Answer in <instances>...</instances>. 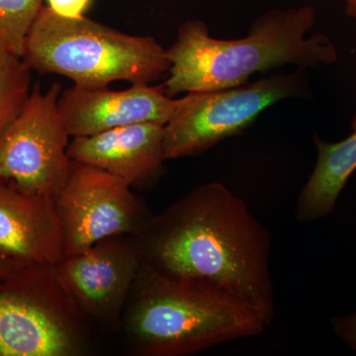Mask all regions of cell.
<instances>
[{
	"label": "cell",
	"mask_w": 356,
	"mask_h": 356,
	"mask_svg": "<svg viewBox=\"0 0 356 356\" xmlns=\"http://www.w3.org/2000/svg\"><path fill=\"white\" fill-rule=\"evenodd\" d=\"M130 238L145 266L214 285L273 321L270 234L226 185L194 187Z\"/></svg>",
	"instance_id": "cell-1"
},
{
	"label": "cell",
	"mask_w": 356,
	"mask_h": 356,
	"mask_svg": "<svg viewBox=\"0 0 356 356\" xmlns=\"http://www.w3.org/2000/svg\"><path fill=\"white\" fill-rule=\"evenodd\" d=\"M315 23L313 6L274 8L255 18L245 38L222 40L211 37L203 21H186L166 50L165 95L235 88L286 65L308 70L334 64L339 54L331 38L324 33L308 36Z\"/></svg>",
	"instance_id": "cell-2"
},
{
	"label": "cell",
	"mask_w": 356,
	"mask_h": 356,
	"mask_svg": "<svg viewBox=\"0 0 356 356\" xmlns=\"http://www.w3.org/2000/svg\"><path fill=\"white\" fill-rule=\"evenodd\" d=\"M270 323L259 308L231 293L142 264L119 331L133 355L186 356L259 336Z\"/></svg>",
	"instance_id": "cell-3"
},
{
	"label": "cell",
	"mask_w": 356,
	"mask_h": 356,
	"mask_svg": "<svg viewBox=\"0 0 356 356\" xmlns=\"http://www.w3.org/2000/svg\"><path fill=\"white\" fill-rule=\"evenodd\" d=\"M22 60L34 72L67 76L88 88L120 81L149 84L170 69L165 49L153 37L117 31L86 16L60 17L48 6L30 28Z\"/></svg>",
	"instance_id": "cell-4"
},
{
	"label": "cell",
	"mask_w": 356,
	"mask_h": 356,
	"mask_svg": "<svg viewBox=\"0 0 356 356\" xmlns=\"http://www.w3.org/2000/svg\"><path fill=\"white\" fill-rule=\"evenodd\" d=\"M91 325L53 266L26 264L0 280V356L88 355Z\"/></svg>",
	"instance_id": "cell-5"
},
{
	"label": "cell",
	"mask_w": 356,
	"mask_h": 356,
	"mask_svg": "<svg viewBox=\"0 0 356 356\" xmlns=\"http://www.w3.org/2000/svg\"><path fill=\"white\" fill-rule=\"evenodd\" d=\"M309 95L308 72L302 69L278 70L235 88L187 93L165 126L166 159L205 153L222 140L245 132L276 103Z\"/></svg>",
	"instance_id": "cell-6"
},
{
	"label": "cell",
	"mask_w": 356,
	"mask_h": 356,
	"mask_svg": "<svg viewBox=\"0 0 356 356\" xmlns=\"http://www.w3.org/2000/svg\"><path fill=\"white\" fill-rule=\"evenodd\" d=\"M62 86L39 83L0 139V180L18 191L56 199L72 170L70 135L58 112Z\"/></svg>",
	"instance_id": "cell-7"
},
{
	"label": "cell",
	"mask_w": 356,
	"mask_h": 356,
	"mask_svg": "<svg viewBox=\"0 0 356 356\" xmlns=\"http://www.w3.org/2000/svg\"><path fill=\"white\" fill-rule=\"evenodd\" d=\"M55 201L65 257L105 238L136 235L154 215L127 182L76 161Z\"/></svg>",
	"instance_id": "cell-8"
},
{
	"label": "cell",
	"mask_w": 356,
	"mask_h": 356,
	"mask_svg": "<svg viewBox=\"0 0 356 356\" xmlns=\"http://www.w3.org/2000/svg\"><path fill=\"white\" fill-rule=\"evenodd\" d=\"M140 266L132 238L119 236L63 257L53 270L60 286L93 325L119 331Z\"/></svg>",
	"instance_id": "cell-9"
},
{
	"label": "cell",
	"mask_w": 356,
	"mask_h": 356,
	"mask_svg": "<svg viewBox=\"0 0 356 356\" xmlns=\"http://www.w3.org/2000/svg\"><path fill=\"white\" fill-rule=\"evenodd\" d=\"M180 98L165 95L163 84H132L125 90L74 86L62 90L58 107L70 137H84L123 126H165L177 113Z\"/></svg>",
	"instance_id": "cell-10"
},
{
	"label": "cell",
	"mask_w": 356,
	"mask_h": 356,
	"mask_svg": "<svg viewBox=\"0 0 356 356\" xmlns=\"http://www.w3.org/2000/svg\"><path fill=\"white\" fill-rule=\"evenodd\" d=\"M165 126L140 123L70 139L72 161L100 168L132 188H149L163 172Z\"/></svg>",
	"instance_id": "cell-11"
},
{
	"label": "cell",
	"mask_w": 356,
	"mask_h": 356,
	"mask_svg": "<svg viewBox=\"0 0 356 356\" xmlns=\"http://www.w3.org/2000/svg\"><path fill=\"white\" fill-rule=\"evenodd\" d=\"M0 254L50 266L65 257L55 199L25 193L0 180Z\"/></svg>",
	"instance_id": "cell-12"
},
{
	"label": "cell",
	"mask_w": 356,
	"mask_h": 356,
	"mask_svg": "<svg viewBox=\"0 0 356 356\" xmlns=\"http://www.w3.org/2000/svg\"><path fill=\"white\" fill-rule=\"evenodd\" d=\"M353 132L337 143H327L315 134L317 163L300 192L295 216L299 222L316 221L331 214L348 178L356 170V114Z\"/></svg>",
	"instance_id": "cell-13"
},
{
	"label": "cell",
	"mask_w": 356,
	"mask_h": 356,
	"mask_svg": "<svg viewBox=\"0 0 356 356\" xmlns=\"http://www.w3.org/2000/svg\"><path fill=\"white\" fill-rule=\"evenodd\" d=\"M31 72L22 58L0 46V139L29 98Z\"/></svg>",
	"instance_id": "cell-14"
},
{
	"label": "cell",
	"mask_w": 356,
	"mask_h": 356,
	"mask_svg": "<svg viewBox=\"0 0 356 356\" xmlns=\"http://www.w3.org/2000/svg\"><path fill=\"white\" fill-rule=\"evenodd\" d=\"M44 0H0V46L22 58L30 28Z\"/></svg>",
	"instance_id": "cell-15"
},
{
	"label": "cell",
	"mask_w": 356,
	"mask_h": 356,
	"mask_svg": "<svg viewBox=\"0 0 356 356\" xmlns=\"http://www.w3.org/2000/svg\"><path fill=\"white\" fill-rule=\"evenodd\" d=\"M48 7L60 17L77 19L83 17L93 0H47Z\"/></svg>",
	"instance_id": "cell-16"
},
{
	"label": "cell",
	"mask_w": 356,
	"mask_h": 356,
	"mask_svg": "<svg viewBox=\"0 0 356 356\" xmlns=\"http://www.w3.org/2000/svg\"><path fill=\"white\" fill-rule=\"evenodd\" d=\"M334 325L339 337L356 353V313L337 318Z\"/></svg>",
	"instance_id": "cell-17"
},
{
	"label": "cell",
	"mask_w": 356,
	"mask_h": 356,
	"mask_svg": "<svg viewBox=\"0 0 356 356\" xmlns=\"http://www.w3.org/2000/svg\"><path fill=\"white\" fill-rule=\"evenodd\" d=\"M26 264H25V262L16 261V259H9V257L0 254V280L9 277V276L15 273L16 271L22 268Z\"/></svg>",
	"instance_id": "cell-18"
},
{
	"label": "cell",
	"mask_w": 356,
	"mask_h": 356,
	"mask_svg": "<svg viewBox=\"0 0 356 356\" xmlns=\"http://www.w3.org/2000/svg\"><path fill=\"white\" fill-rule=\"evenodd\" d=\"M346 4V13L353 20L356 30V0H343Z\"/></svg>",
	"instance_id": "cell-19"
}]
</instances>
